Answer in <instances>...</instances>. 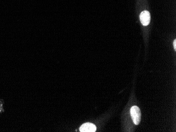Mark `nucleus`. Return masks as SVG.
<instances>
[{
	"label": "nucleus",
	"instance_id": "nucleus-3",
	"mask_svg": "<svg viewBox=\"0 0 176 132\" xmlns=\"http://www.w3.org/2000/svg\"><path fill=\"white\" fill-rule=\"evenodd\" d=\"M140 21L144 26L149 25L150 22V14L148 11L142 12L140 15Z\"/></svg>",
	"mask_w": 176,
	"mask_h": 132
},
{
	"label": "nucleus",
	"instance_id": "nucleus-2",
	"mask_svg": "<svg viewBox=\"0 0 176 132\" xmlns=\"http://www.w3.org/2000/svg\"><path fill=\"white\" fill-rule=\"evenodd\" d=\"M96 130V126L91 123H84L80 127L81 132H95Z\"/></svg>",
	"mask_w": 176,
	"mask_h": 132
},
{
	"label": "nucleus",
	"instance_id": "nucleus-4",
	"mask_svg": "<svg viewBox=\"0 0 176 132\" xmlns=\"http://www.w3.org/2000/svg\"><path fill=\"white\" fill-rule=\"evenodd\" d=\"M174 50H176V40H174Z\"/></svg>",
	"mask_w": 176,
	"mask_h": 132
},
{
	"label": "nucleus",
	"instance_id": "nucleus-1",
	"mask_svg": "<svg viewBox=\"0 0 176 132\" xmlns=\"http://www.w3.org/2000/svg\"><path fill=\"white\" fill-rule=\"evenodd\" d=\"M131 116L135 125H139L141 121V113L140 110L138 106H133L131 108Z\"/></svg>",
	"mask_w": 176,
	"mask_h": 132
}]
</instances>
